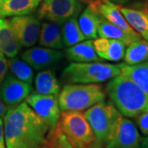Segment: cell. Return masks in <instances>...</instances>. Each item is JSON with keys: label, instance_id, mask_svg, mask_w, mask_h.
I'll return each instance as SVG.
<instances>
[{"label": "cell", "instance_id": "5b68a950", "mask_svg": "<svg viewBox=\"0 0 148 148\" xmlns=\"http://www.w3.org/2000/svg\"><path fill=\"white\" fill-rule=\"evenodd\" d=\"M58 126L73 148H87L97 143L95 133L82 111H63Z\"/></svg>", "mask_w": 148, "mask_h": 148}, {"label": "cell", "instance_id": "ffe728a7", "mask_svg": "<svg viewBox=\"0 0 148 148\" xmlns=\"http://www.w3.org/2000/svg\"><path fill=\"white\" fill-rule=\"evenodd\" d=\"M121 74L126 76L148 95V60L141 64H120Z\"/></svg>", "mask_w": 148, "mask_h": 148}, {"label": "cell", "instance_id": "5bb4252c", "mask_svg": "<svg viewBox=\"0 0 148 148\" xmlns=\"http://www.w3.org/2000/svg\"><path fill=\"white\" fill-rule=\"evenodd\" d=\"M93 46L96 54L101 59L119 62L124 57L127 45L119 40L100 37L95 38Z\"/></svg>", "mask_w": 148, "mask_h": 148}, {"label": "cell", "instance_id": "8fae6325", "mask_svg": "<svg viewBox=\"0 0 148 148\" xmlns=\"http://www.w3.org/2000/svg\"><path fill=\"white\" fill-rule=\"evenodd\" d=\"M32 84L8 74L0 85V99L7 107L11 108L21 104L32 93Z\"/></svg>", "mask_w": 148, "mask_h": 148}, {"label": "cell", "instance_id": "ac0fdd59", "mask_svg": "<svg viewBox=\"0 0 148 148\" xmlns=\"http://www.w3.org/2000/svg\"><path fill=\"white\" fill-rule=\"evenodd\" d=\"M67 58L74 63H90L102 61L95 53L93 41L87 40L77 43L65 50Z\"/></svg>", "mask_w": 148, "mask_h": 148}, {"label": "cell", "instance_id": "2e32d148", "mask_svg": "<svg viewBox=\"0 0 148 148\" xmlns=\"http://www.w3.org/2000/svg\"><path fill=\"white\" fill-rule=\"evenodd\" d=\"M42 0H0V17L30 15Z\"/></svg>", "mask_w": 148, "mask_h": 148}, {"label": "cell", "instance_id": "83f0119b", "mask_svg": "<svg viewBox=\"0 0 148 148\" xmlns=\"http://www.w3.org/2000/svg\"><path fill=\"white\" fill-rule=\"evenodd\" d=\"M135 119L137 126L141 133L144 136L148 135V110L143 112Z\"/></svg>", "mask_w": 148, "mask_h": 148}, {"label": "cell", "instance_id": "f546056e", "mask_svg": "<svg viewBox=\"0 0 148 148\" xmlns=\"http://www.w3.org/2000/svg\"><path fill=\"white\" fill-rule=\"evenodd\" d=\"M109 1L119 6L127 5L130 3H133L136 6H140L141 8H143V5L145 4V2H146V0H109Z\"/></svg>", "mask_w": 148, "mask_h": 148}, {"label": "cell", "instance_id": "7402d4cb", "mask_svg": "<svg viewBox=\"0 0 148 148\" xmlns=\"http://www.w3.org/2000/svg\"><path fill=\"white\" fill-rule=\"evenodd\" d=\"M101 15L89 6L81 14L78 21L80 29L86 40L95 39L98 36V23Z\"/></svg>", "mask_w": 148, "mask_h": 148}, {"label": "cell", "instance_id": "4316f807", "mask_svg": "<svg viewBox=\"0 0 148 148\" xmlns=\"http://www.w3.org/2000/svg\"><path fill=\"white\" fill-rule=\"evenodd\" d=\"M38 148H73L58 126L48 132L45 141Z\"/></svg>", "mask_w": 148, "mask_h": 148}, {"label": "cell", "instance_id": "9c48e42d", "mask_svg": "<svg viewBox=\"0 0 148 148\" xmlns=\"http://www.w3.org/2000/svg\"><path fill=\"white\" fill-rule=\"evenodd\" d=\"M26 103L47 123L49 130L57 126L61 115L58 95L31 93L26 99Z\"/></svg>", "mask_w": 148, "mask_h": 148}, {"label": "cell", "instance_id": "ba28073f", "mask_svg": "<svg viewBox=\"0 0 148 148\" xmlns=\"http://www.w3.org/2000/svg\"><path fill=\"white\" fill-rule=\"evenodd\" d=\"M82 9V3L80 0H42L38 16L64 23L72 17H77Z\"/></svg>", "mask_w": 148, "mask_h": 148}, {"label": "cell", "instance_id": "484cf974", "mask_svg": "<svg viewBox=\"0 0 148 148\" xmlns=\"http://www.w3.org/2000/svg\"><path fill=\"white\" fill-rule=\"evenodd\" d=\"M8 68L11 69V72L16 78L29 84H32L34 78L33 69L24 60H21L16 57L11 58L8 61Z\"/></svg>", "mask_w": 148, "mask_h": 148}, {"label": "cell", "instance_id": "603a6c76", "mask_svg": "<svg viewBox=\"0 0 148 148\" xmlns=\"http://www.w3.org/2000/svg\"><path fill=\"white\" fill-rule=\"evenodd\" d=\"M124 63L134 65L148 60V42L144 39L133 41L127 45L124 53Z\"/></svg>", "mask_w": 148, "mask_h": 148}, {"label": "cell", "instance_id": "d4e9b609", "mask_svg": "<svg viewBox=\"0 0 148 148\" xmlns=\"http://www.w3.org/2000/svg\"><path fill=\"white\" fill-rule=\"evenodd\" d=\"M62 35L64 45L67 47H70L86 40L80 29L77 17H72L64 21L62 27Z\"/></svg>", "mask_w": 148, "mask_h": 148}, {"label": "cell", "instance_id": "d6a6232c", "mask_svg": "<svg viewBox=\"0 0 148 148\" xmlns=\"http://www.w3.org/2000/svg\"><path fill=\"white\" fill-rule=\"evenodd\" d=\"M80 1L82 3H88L90 7H94V6L97 5L99 3H101L103 0H80Z\"/></svg>", "mask_w": 148, "mask_h": 148}, {"label": "cell", "instance_id": "44dd1931", "mask_svg": "<svg viewBox=\"0 0 148 148\" xmlns=\"http://www.w3.org/2000/svg\"><path fill=\"white\" fill-rule=\"evenodd\" d=\"M36 92L41 95H58L60 85L55 75L50 69L41 70L35 79Z\"/></svg>", "mask_w": 148, "mask_h": 148}, {"label": "cell", "instance_id": "7a4b0ae2", "mask_svg": "<svg viewBox=\"0 0 148 148\" xmlns=\"http://www.w3.org/2000/svg\"><path fill=\"white\" fill-rule=\"evenodd\" d=\"M106 91L110 102L123 116L135 119L148 110L147 94L123 74L109 82Z\"/></svg>", "mask_w": 148, "mask_h": 148}, {"label": "cell", "instance_id": "4fadbf2b", "mask_svg": "<svg viewBox=\"0 0 148 148\" xmlns=\"http://www.w3.org/2000/svg\"><path fill=\"white\" fill-rule=\"evenodd\" d=\"M89 7L95 12H97L106 21L120 28L129 36L134 37L137 40L142 39V36L130 27V25L127 23L124 16H123V14L119 10V5L113 3L109 0H103L97 5L94 7H90V6Z\"/></svg>", "mask_w": 148, "mask_h": 148}, {"label": "cell", "instance_id": "cb8c5ba5", "mask_svg": "<svg viewBox=\"0 0 148 148\" xmlns=\"http://www.w3.org/2000/svg\"><path fill=\"white\" fill-rule=\"evenodd\" d=\"M97 31H98V36H100V37L119 40L125 43L126 45H128L133 41L138 40L134 37L129 36L120 28L106 21V19L101 16H100V19H99Z\"/></svg>", "mask_w": 148, "mask_h": 148}, {"label": "cell", "instance_id": "8d00e7d4", "mask_svg": "<svg viewBox=\"0 0 148 148\" xmlns=\"http://www.w3.org/2000/svg\"><path fill=\"white\" fill-rule=\"evenodd\" d=\"M3 55H4V54H3V52L0 50V57H1V56H3Z\"/></svg>", "mask_w": 148, "mask_h": 148}, {"label": "cell", "instance_id": "30bf717a", "mask_svg": "<svg viewBox=\"0 0 148 148\" xmlns=\"http://www.w3.org/2000/svg\"><path fill=\"white\" fill-rule=\"evenodd\" d=\"M8 21L18 43L23 47H32L39 38L40 22L32 15L12 16Z\"/></svg>", "mask_w": 148, "mask_h": 148}, {"label": "cell", "instance_id": "277c9868", "mask_svg": "<svg viewBox=\"0 0 148 148\" xmlns=\"http://www.w3.org/2000/svg\"><path fill=\"white\" fill-rule=\"evenodd\" d=\"M120 74V64L101 62L72 63L64 70L63 77L69 83L90 84L103 82Z\"/></svg>", "mask_w": 148, "mask_h": 148}, {"label": "cell", "instance_id": "e575fe53", "mask_svg": "<svg viewBox=\"0 0 148 148\" xmlns=\"http://www.w3.org/2000/svg\"><path fill=\"white\" fill-rule=\"evenodd\" d=\"M103 147V146H101L100 144H98V143H95L93 146H91L90 147H87V148H102Z\"/></svg>", "mask_w": 148, "mask_h": 148}, {"label": "cell", "instance_id": "1f68e13d", "mask_svg": "<svg viewBox=\"0 0 148 148\" xmlns=\"http://www.w3.org/2000/svg\"><path fill=\"white\" fill-rule=\"evenodd\" d=\"M7 110H8V107L6 106L5 104L0 99V118H3V116L5 115Z\"/></svg>", "mask_w": 148, "mask_h": 148}, {"label": "cell", "instance_id": "4dcf8cb0", "mask_svg": "<svg viewBox=\"0 0 148 148\" xmlns=\"http://www.w3.org/2000/svg\"><path fill=\"white\" fill-rule=\"evenodd\" d=\"M0 148H6L3 118H0Z\"/></svg>", "mask_w": 148, "mask_h": 148}, {"label": "cell", "instance_id": "f1b7e54d", "mask_svg": "<svg viewBox=\"0 0 148 148\" xmlns=\"http://www.w3.org/2000/svg\"><path fill=\"white\" fill-rule=\"evenodd\" d=\"M8 70V61L4 55L0 57V85L5 78Z\"/></svg>", "mask_w": 148, "mask_h": 148}, {"label": "cell", "instance_id": "52a82bcc", "mask_svg": "<svg viewBox=\"0 0 148 148\" xmlns=\"http://www.w3.org/2000/svg\"><path fill=\"white\" fill-rule=\"evenodd\" d=\"M142 137L135 123L121 115L117 120L105 148H140Z\"/></svg>", "mask_w": 148, "mask_h": 148}, {"label": "cell", "instance_id": "6da1fadb", "mask_svg": "<svg viewBox=\"0 0 148 148\" xmlns=\"http://www.w3.org/2000/svg\"><path fill=\"white\" fill-rule=\"evenodd\" d=\"M6 148H38L49 127L26 102L9 108L3 116Z\"/></svg>", "mask_w": 148, "mask_h": 148}, {"label": "cell", "instance_id": "d590c367", "mask_svg": "<svg viewBox=\"0 0 148 148\" xmlns=\"http://www.w3.org/2000/svg\"><path fill=\"white\" fill-rule=\"evenodd\" d=\"M145 7H146V8L148 10V1L145 2Z\"/></svg>", "mask_w": 148, "mask_h": 148}, {"label": "cell", "instance_id": "9a60e30c", "mask_svg": "<svg viewBox=\"0 0 148 148\" xmlns=\"http://www.w3.org/2000/svg\"><path fill=\"white\" fill-rule=\"evenodd\" d=\"M119 10L130 27L148 42V10L145 4L141 8L119 6Z\"/></svg>", "mask_w": 148, "mask_h": 148}, {"label": "cell", "instance_id": "8992f818", "mask_svg": "<svg viewBox=\"0 0 148 148\" xmlns=\"http://www.w3.org/2000/svg\"><path fill=\"white\" fill-rule=\"evenodd\" d=\"M95 133L96 143L105 146L117 120L122 114L111 102L96 103L84 112Z\"/></svg>", "mask_w": 148, "mask_h": 148}, {"label": "cell", "instance_id": "3957f363", "mask_svg": "<svg viewBox=\"0 0 148 148\" xmlns=\"http://www.w3.org/2000/svg\"><path fill=\"white\" fill-rule=\"evenodd\" d=\"M106 92L95 83H71L65 85L58 95L62 111H82L105 101Z\"/></svg>", "mask_w": 148, "mask_h": 148}, {"label": "cell", "instance_id": "836d02e7", "mask_svg": "<svg viewBox=\"0 0 148 148\" xmlns=\"http://www.w3.org/2000/svg\"><path fill=\"white\" fill-rule=\"evenodd\" d=\"M140 148H148V135H147L143 139L142 138Z\"/></svg>", "mask_w": 148, "mask_h": 148}, {"label": "cell", "instance_id": "e0dca14e", "mask_svg": "<svg viewBox=\"0 0 148 148\" xmlns=\"http://www.w3.org/2000/svg\"><path fill=\"white\" fill-rule=\"evenodd\" d=\"M62 23L58 21L43 22L39 35V44L44 47L61 49L64 46L62 35Z\"/></svg>", "mask_w": 148, "mask_h": 148}, {"label": "cell", "instance_id": "7c38bea8", "mask_svg": "<svg viewBox=\"0 0 148 148\" xmlns=\"http://www.w3.org/2000/svg\"><path fill=\"white\" fill-rule=\"evenodd\" d=\"M64 58V53L58 49L34 47L28 49L21 55L22 60L36 70H44L58 64Z\"/></svg>", "mask_w": 148, "mask_h": 148}, {"label": "cell", "instance_id": "74e56055", "mask_svg": "<svg viewBox=\"0 0 148 148\" xmlns=\"http://www.w3.org/2000/svg\"><path fill=\"white\" fill-rule=\"evenodd\" d=\"M146 1H148V0H146Z\"/></svg>", "mask_w": 148, "mask_h": 148}, {"label": "cell", "instance_id": "d6986e66", "mask_svg": "<svg viewBox=\"0 0 148 148\" xmlns=\"http://www.w3.org/2000/svg\"><path fill=\"white\" fill-rule=\"evenodd\" d=\"M21 45L16 40L8 21L0 17V50L8 58H15Z\"/></svg>", "mask_w": 148, "mask_h": 148}]
</instances>
